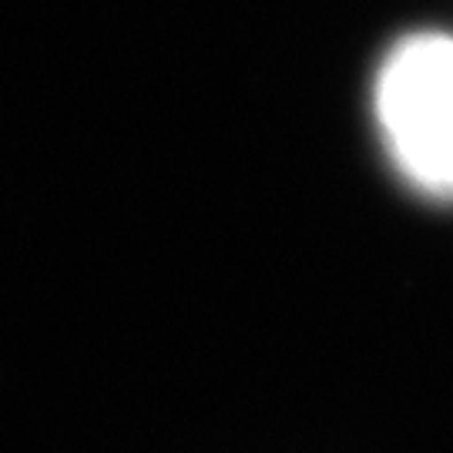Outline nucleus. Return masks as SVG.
<instances>
[{
	"instance_id": "f257e3e1",
	"label": "nucleus",
	"mask_w": 453,
	"mask_h": 453,
	"mask_svg": "<svg viewBox=\"0 0 453 453\" xmlns=\"http://www.w3.org/2000/svg\"><path fill=\"white\" fill-rule=\"evenodd\" d=\"M376 118L406 179L453 198V37L413 34L376 78Z\"/></svg>"
}]
</instances>
